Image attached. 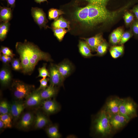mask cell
<instances>
[{
  "label": "cell",
  "mask_w": 138,
  "mask_h": 138,
  "mask_svg": "<svg viewBox=\"0 0 138 138\" xmlns=\"http://www.w3.org/2000/svg\"><path fill=\"white\" fill-rule=\"evenodd\" d=\"M12 66L13 68L16 70H22V67L21 62L17 59H14L12 60Z\"/></svg>",
  "instance_id": "cell-35"
},
{
  "label": "cell",
  "mask_w": 138,
  "mask_h": 138,
  "mask_svg": "<svg viewBox=\"0 0 138 138\" xmlns=\"http://www.w3.org/2000/svg\"><path fill=\"white\" fill-rule=\"evenodd\" d=\"M31 12L34 21L40 28L44 27L47 28L49 27L47 25L48 21L42 9L37 7H32Z\"/></svg>",
  "instance_id": "cell-7"
},
{
  "label": "cell",
  "mask_w": 138,
  "mask_h": 138,
  "mask_svg": "<svg viewBox=\"0 0 138 138\" xmlns=\"http://www.w3.org/2000/svg\"><path fill=\"white\" fill-rule=\"evenodd\" d=\"M124 51L123 45L111 46L109 49L111 56L115 59L122 56L124 54Z\"/></svg>",
  "instance_id": "cell-19"
},
{
  "label": "cell",
  "mask_w": 138,
  "mask_h": 138,
  "mask_svg": "<svg viewBox=\"0 0 138 138\" xmlns=\"http://www.w3.org/2000/svg\"><path fill=\"white\" fill-rule=\"evenodd\" d=\"M10 24L9 22H2L0 25V40L3 41L5 39L8 32Z\"/></svg>",
  "instance_id": "cell-26"
},
{
  "label": "cell",
  "mask_w": 138,
  "mask_h": 138,
  "mask_svg": "<svg viewBox=\"0 0 138 138\" xmlns=\"http://www.w3.org/2000/svg\"><path fill=\"white\" fill-rule=\"evenodd\" d=\"M121 98L116 96L109 97L103 108L109 117L119 112Z\"/></svg>",
  "instance_id": "cell-5"
},
{
  "label": "cell",
  "mask_w": 138,
  "mask_h": 138,
  "mask_svg": "<svg viewBox=\"0 0 138 138\" xmlns=\"http://www.w3.org/2000/svg\"><path fill=\"white\" fill-rule=\"evenodd\" d=\"M15 48L19 55L24 73L33 71L39 61H52L48 53L42 51L37 46L26 40L23 43L17 42Z\"/></svg>",
  "instance_id": "cell-1"
},
{
  "label": "cell",
  "mask_w": 138,
  "mask_h": 138,
  "mask_svg": "<svg viewBox=\"0 0 138 138\" xmlns=\"http://www.w3.org/2000/svg\"><path fill=\"white\" fill-rule=\"evenodd\" d=\"M37 3L40 4L41 3L46 1L48 2L47 0H34Z\"/></svg>",
  "instance_id": "cell-41"
},
{
  "label": "cell",
  "mask_w": 138,
  "mask_h": 138,
  "mask_svg": "<svg viewBox=\"0 0 138 138\" xmlns=\"http://www.w3.org/2000/svg\"><path fill=\"white\" fill-rule=\"evenodd\" d=\"M46 131L47 135L50 138H59L61 137L58 126L56 125L49 126L47 128Z\"/></svg>",
  "instance_id": "cell-23"
},
{
  "label": "cell",
  "mask_w": 138,
  "mask_h": 138,
  "mask_svg": "<svg viewBox=\"0 0 138 138\" xmlns=\"http://www.w3.org/2000/svg\"><path fill=\"white\" fill-rule=\"evenodd\" d=\"M135 17L131 12L127 11L125 12L123 18L125 23L127 26H131L135 19Z\"/></svg>",
  "instance_id": "cell-28"
},
{
  "label": "cell",
  "mask_w": 138,
  "mask_h": 138,
  "mask_svg": "<svg viewBox=\"0 0 138 138\" xmlns=\"http://www.w3.org/2000/svg\"><path fill=\"white\" fill-rule=\"evenodd\" d=\"M50 84L55 86L61 85L64 80L61 75L56 65L51 64L49 68Z\"/></svg>",
  "instance_id": "cell-10"
},
{
  "label": "cell",
  "mask_w": 138,
  "mask_h": 138,
  "mask_svg": "<svg viewBox=\"0 0 138 138\" xmlns=\"http://www.w3.org/2000/svg\"><path fill=\"white\" fill-rule=\"evenodd\" d=\"M78 47L79 53L83 56L90 57L95 56L91 53L90 48L85 41L79 40Z\"/></svg>",
  "instance_id": "cell-20"
},
{
  "label": "cell",
  "mask_w": 138,
  "mask_h": 138,
  "mask_svg": "<svg viewBox=\"0 0 138 138\" xmlns=\"http://www.w3.org/2000/svg\"><path fill=\"white\" fill-rule=\"evenodd\" d=\"M12 89L14 97L18 100L26 98L33 91L34 86L18 80H14L12 84Z\"/></svg>",
  "instance_id": "cell-4"
},
{
  "label": "cell",
  "mask_w": 138,
  "mask_h": 138,
  "mask_svg": "<svg viewBox=\"0 0 138 138\" xmlns=\"http://www.w3.org/2000/svg\"><path fill=\"white\" fill-rule=\"evenodd\" d=\"M11 115L9 114H0V120L4 123L6 128H10L12 127Z\"/></svg>",
  "instance_id": "cell-30"
},
{
  "label": "cell",
  "mask_w": 138,
  "mask_h": 138,
  "mask_svg": "<svg viewBox=\"0 0 138 138\" xmlns=\"http://www.w3.org/2000/svg\"><path fill=\"white\" fill-rule=\"evenodd\" d=\"M42 101V109L47 114L55 113L60 110V107L59 103L54 100H45Z\"/></svg>",
  "instance_id": "cell-11"
},
{
  "label": "cell",
  "mask_w": 138,
  "mask_h": 138,
  "mask_svg": "<svg viewBox=\"0 0 138 138\" xmlns=\"http://www.w3.org/2000/svg\"><path fill=\"white\" fill-rule=\"evenodd\" d=\"M56 65L64 80L70 74L73 70L72 65L68 61H64Z\"/></svg>",
  "instance_id": "cell-15"
},
{
  "label": "cell",
  "mask_w": 138,
  "mask_h": 138,
  "mask_svg": "<svg viewBox=\"0 0 138 138\" xmlns=\"http://www.w3.org/2000/svg\"><path fill=\"white\" fill-rule=\"evenodd\" d=\"M130 26L133 35L135 38L138 39V20L135 19Z\"/></svg>",
  "instance_id": "cell-33"
},
{
  "label": "cell",
  "mask_w": 138,
  "mask_h": 138,
  "mask_svg": "<svg viewBox=\"0 0 138 138\" xmlns=\"http://www.w3.org/2000/svg\"><path fill=\"white\" fill-rule=\"evenodd\" d=\"M133 35L131 30L124 32L122 36L119 45H124L132 37Z\"/></svg>",
  "instance_id": "cell-31"
},
{
  "label": "cell",
  "mask_w": 138,
  "mask_h": 138,
  "mask_svg": "<svg viewBox=\"0 0 138 138\" xmlns=\"http://www.w3.org/2000/svg\"><path fill=\"white\" fill-rule=\"evenodd\" d=\"M8 5L11 7H13L15 5V0H7Z\"/></svg>",
  "instance_id": "cell-39"
},
{
  "label": "cell",
  "mask_w": 138,
  "mask_h": 138,
  "mask_svg": "<svg viewBox=\"0 0 138 138\" xmlns=\"http://www.w3.org/2000/svg\"><path fill=\"white\" fill-rule=\"evenodd\" d=\"M6 128V127L3 122L0 120V130H2Z\"/></svg>",
  "instance_id": "cell-40"
},
{
  "label": "cell",
  "mask_w": 138,
  "mask_h": 138,
  "mask_svg": "<svg viewBox=\"0 0 138 138\" xmlns=\"http://www.w3.org/2000/svg\"><path fill=\"white\" fill-rule=\"evenodd\" d=\"M137 104L130 97L121 98L119 112L129 122L137 116Z\"/></svg>",
  "instance_id": "cell-3"
},
{
  "label": "cell",
  "mask_w": 138,
  "mask_h": 138,
  "mask_svg": "<svg viewBox=\"0 0 138 138\" xmlns=\"http://www.w3.org/2000/svg\"><path fill=\"white\" fill-rule=\"evenodd\" d=\"M11 79V75L9 70L6 68H3L0 71V80L1 84L4 86L7 85Z\"/></svg>",
  "instance_id": "cell-21"
},
{
  "label": "cell",
  "mask_w": 138,
  "mask_h": 138,
  "mask_svg": "<svg viewBox=\"0 0 138 138\" xmlns=\"http://www.w3.org/2000/svg\"><path fill=\"white\" fill-rule=\"evenodd\" d=\"M129 122L119 112L110 116L109 117V123L112 133L122 128Z\"/></svg>",
  "instance_id": "cell-6"
},
{
  "label": "cell",
  "mask_w": 138,
  "mask_h": 138,
  "mask_svg": "<svg viewBox=\"0 0 138 138\" xmlns=\"http://www.w3.org/2000/svg\"><path fill=\"white\" fill-rule=\"evenodd\" d=\"M123 32V29L121 27L117 28L111 32L109 37V43L111 46L119 44Z\"/></svg>",
  "instance_id": "cell-16"
},
{
  "label": "cell",
  "mask_w": 138,
  "mask_h": 138,
  "mask_svg": "<svg viewBox=\"0 0 138 138\" xmlns=\"http://www.w3.org/2000/svg\"><path fill=\"white\" fill-rule=\"evenodd\" d=\"M0 114H10V104L6 100L2 101L0 103Z\"/></svg>",
  "instance_id": "cell-29"
},
{
  "label": "cell",
  "mask_w": 138,
  "mask_h": 138,
  "mask_svg": "<svg viewBox=\"0 0 138 138\" xmlns=\"http://www.w3.org/2000/svg\"><path fill=\"white\" fill-rule=\"evenodd\" d=\"M49 80V78H43L40 80V86L37 90L41 91L45 89L47 87L48 82Z\"/></svg>",
  "instance_id": "cell-34"
},
{
  "label": "cell",
  "mask_w": 138,
  "mask_h": 138,
  "mask_svg": "<svg viewBox=\"0 0 138 138\" xmlns=\"http://www.w3.org/2000/svg\"><path fill=\"white\" fill-rule=\"evenodd\" d=\"M46 64H44L43 66L38 69L39 74L38 77H41L43 78H46L47 77H50L49 72L46 68Z\"/></svg>",
  "instance_id": "cell-32"
},
{
  "label": "cell",
  "mask_w": 138,
  "mask_h": 138,
  "mask_svg": "<svg viewBox=\"0 0 138 138\" xmlns=\"http://www.w3.org/2000/svg\"><path fill=\"white\" fill-rule=\"evenodd\" d=\"M64 14V12L61 9L52 8L49 10L48 18L50 20H55L57 19L60 16Z\"/></svg>",
  "instance_id": "cell-25"
},
{
  "label": "cell",
  "mask_w": 138,
  "mask_h": 138,
  "mask_svg": "<svg viewBox=\"0 0 138 138\" xmlns=\"http://www.w3.org/2000/svg\"><path fill=\"white\" fill-rule=\"evenodd\" d=\"M50 123V121L45 115L40 112H37L35 116L34 126L36 129H42Z\"/></svg>",
  "instance_id": "cell-14"
},
{
  "label": "cell",
  "mask_w": 138,
  "mask_h": 138,
  "mask_svg": "<svg viewBox=\"0 0 138 138\" xmlns=\"http://www.w3.org/2000/svg\"><path fill=\"white\" fill-rule=\"evenodd\" d=\"M0 59L3 63H8L7 58V55L3 54L2 53L0 55Z\"/></svg>",
  "instance_id": "cell-38"
},
{
  "label": "cell",
  "mask_w": 138,
  "mask_h": 138,
  "mask_svg": "<svg viewBox=\"0 0 138 138\" xmlns=\"http://www.w3.org/2000/svg\"><path fill=\"white\" fill-rule=\"evenodd\" d=\"M51 26L52 28H67L69 31L71 29L70 22L62 16H60L57 19L54 20Z\"/></svg>",
  "instance_id": "cell-18"
},
{
  "label": "cell",
  "mask_w": 138,
  "mask_h": 138,
  "mask_svg": "<svg viewBox=\"0 0 138 138\" xmlns=\"http://www.w3.org/2000/svg\"><path fill=\"white\" fill-rule=\"evenodd\" d=\"M12 58L11 57L7 55V58L8 62H10L12 61Z\"/></svg>",
  "instance_id": "cell-42"
},
{
  "label": "cell",
  "mask_w": 138,
  "mask_h": 138,
  "mask_svg": "<svg viewBox=\"0 0 138 138\" xmlns=\"http://www.w3.org/2000/svg\"><path fill=\"white\" fill-rule=\"evenodd\" d=\"M41 91L37 90L33 91L26 98L24 102L26 107H36L42 103L43 100L41 97Z\"/></svg>",
  "instance_id": "cell-9"
},
{
  "label": "cell",
  "mask_w": 138,
  "mask_h": 138,
  "mask_svg": "<svg viewBox=\"0 0 138 138\" xmlns=\"http://www.w3.org/2000/svg\"><path fill=\"white\" fill-rule=\"evenodd\" d=\"M35 116L31 112L24 113L21 117L17 124L19 129L24 130H27L34 124Z\"/></svg>",
  "instance_id": "cell-8"
},
{
  "label": "cell",
  "mask_w": 138,
  "mask_h": 138,
  "mask_svg": "<svg viewBox=\"0 0 138 138\" xmlns=\"http://www.w3.org/2000/svg\"><path fill=\"white\" fill-rule=\"evenodd\" d=\"M10 107V114L15 120L18 119L26 107L24 102L18 100L12 102Z\"/></svg>",
  "instance_id": "cell-12"
},
{
  "label": "cell",
  "mask_w": 138,
  "mask_h": 138,
  "mask_svg": "<svg viewBox=\"0 0 138 138\" xmlns=\"http://www.w3.org/2000/svg\"><path fill=\"white\" fill-rule=\"evenodd\" d=\"M54 35L60 41H61L65 34L69 31L64 28H52Z\"/></svg>",
  "instance_id": "cell-27"
},
{
  "label": "cell",
  "mask_w": 138,
  "mask_h": 138,
  "mask_svg": "<svg viewBox=\"0 0 138 138\" xmlns=\"http://www.w3.org/2000/svg\"><path fill=\"white\" fill-rule=\"evenodd\" d=\"M12 10L10 8L0 6V19L1 22H6L12 17Z\"/></svg>",
  "instance_id": "cell-22"
},
{
  "label": "cell",
  "mask_w": 138,
  "mask_h": 138,
  "mask_svg": "<svg viewBox=\"0 0 138 138\" xmlns=\"http://www.w3.org/2000/svg\"><path fill=\"white\" fill-rule=\"evenodd\" d=\"M87 43L91 51H96L98 46L105 40L103 39L101 33H98L95 36L88 38H82Z\"/></svg>",
  "instance_id": "cell-13"
},
{
  "label": "cell",
  "mask_w": 138,
  "mask_h": 138,
  "mask_svg": "<svg viewBox=\"0 0 138 138\" xmlns=\"http://www.w3.org/2000/svg\"><path fill=\"white\" fill-rule=\"evenodd\" d=\"M57 90L56 86L50 84L49 86L40 92L41 97L43 100L50 99L56 94Z\"/></svg>",
  "instance_id": "cell-17"
},
{
  "label": "cell",
  "mask_w": 138,
  "mask_h": 138,
  "mask_svg": "<svg viewBox=\"0 0 138 138\" xmlns=\"http://www.w3.org/2000/svg\"><path fill=\"white\" fill-rule=\"evenodd\" d=\"M109 117L103 108L96 114L92 121L91 126L92 132L94 135L105 138L112 134Z\"/></svg>",
  "instance_id": "cell-2"
},
{
  "label": "cell",
  "mask_w": 138,
  "mask_h": 138,
  "mask_svg": "<svg viewBox=\"0 0 138 138\" xmlns=\"http://www.w3.org/2000/svg\"><path fill=\"white\" fill-rule=\"evenodd\" d=\"M1 53L7 56H10L12 58L15 55L10 49L6 47H2L1 50Z\"/></svg>",
  "instance_id": "cell-36"
},
{
  "label": "cell",
  "mask_w": 138,
  "mask_h": 138,
  "mask_svg": "<svg viewBox=\"0 0 138 138\" xmlns=\"http://www.w3.org/2000/svg\"><path fill=\"white\" fill-rule=\"evenodd\" d=\"M109 46V44L105 40L97 47L95 56H102L105 55L107 52Z\"/></svg>",
  "instance_id": "cell-24"
},
{
  "label": "cell",
  "mask_w": 138,
  "mask_h": 138,
  "mask_svg": "<svg viewBox=\"0 0 138 138\" xmlns=\"http://www.w3.org/2000/svg\"><path fill=\"white\" fill-rule=\"evenodd\" d=\"M136 19L138 20V4L134 6L131 10Z\"/></svg>",
  "instance_id": "cell-37"
}]
</instances>
